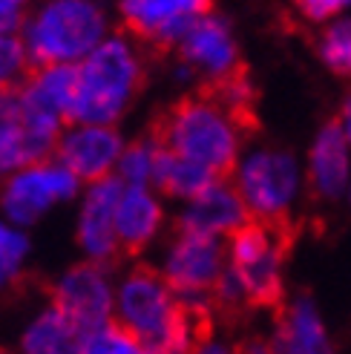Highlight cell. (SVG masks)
<instances>
[{"instance_id":"cell-1","label":"cell","mask_w":351,"mask_h":354,"mask_svg":"<svg viewBox=\"0 0 351 354\" xmlns=\"http://www.w3.org/2000/svg\"><path fill=\"white\" fill-rule=\"evenodd\" d=\"M113 323L153 354H190L199 340L193 314L153 268H133L115 282Z\"/></svg>"},{"instance_id":"cell-2","label":"cell","mask_w":351,"mask_h":354,"mask_svg":"<svg viewBox=\"0 0 351 354\" xmlns=\"http://www.w3.org/2000/svg\"><path fill=\"white\" fill-rule=\"evenodd\" d=\"M78 69L75 104L69 121L118 124L144 84V58L133 35L110 32Z\"/></svg>"},{"instance_id":"cell-3","label":"cell","mask_w":351,"mask_h":354,"mask_svg":"<svg viewBox=\"0 0 351 354\" xmlns=\"http://www.w3.org/2000/svg\"><path fill=\"white\" fill-rule=\"evenodd\" d=\"M162 147L190 158L214 176L234 173L245 150L242 118L231 113L216 95H193L179 101L164 115L159 136Z\"/></svg>"},{"instance_id":"cell-4","label":"cell","mask_w":351,"mask_h":354,"mask_svg":"<svg viewBox=\"0 0 351 354\" xmlns=\"http://www.w3.org/2000/svg\"><path fill=\"white\" fill-rule=\"evenodd\" d=\"M110 35L101 0H44L29 9L21 38L32 66L81 64Z\"/></svg>"},{"instance_id":"cell-5","label":"cell","mask_w":351,"mask_h":354,"mask_svg":"<svg viewBox=\"0 0 351 354\" xmlns=\"http://www.w3.org/2000/svg\"><path fill=\"white\" fill-rule=\"evenodd\" d=\"M305 173L296 156L283 147L242 150L234 167V187L248 207L251 219L283 225L303 193Z\"/></svg>"},{"instance_id":"cell-6","label":"cell","mask_w":351,"mask_h":354,"mask_svg":"<svg viewBox=\"0 0 351 354\" xmlns=\"http://www.w3.org/2000/svg\"><path fill=\"white\" fill-rule=\"evenodd\" d=\"M227 271L242 286L251 306H271L283 294L285 268V236L279 225L251 219L225 242Z\"/></svg>"},{"instance_id":"cell-7","label":"cell","mask_w":351,"mask_h":354,"mask_svg":"<svg viewBox=\"0 0 351 354\" xmlns=\"http://www.w3.org/2000/svg\"><path fill=\"white\" fill-rule=\"evenodd\" d=\"M84 182L55 156L0 179V219L29 231L52 207L81 196Z\"/></svg>"},{"instance_id":"cell-8","label":"cell","mask_w":351,"mask_h":354,"mask_svg":"<svg viewBox=\"0 0 351 354\" xmlns=\"http://www.w3.org/2000/svg\"><path fill=\"white\" fill-rule=\"evenodd\" d=\"M227 239L179 231L164 248L159 274L170 282L190 314H202L214 303V291L227 268Z\"/></svg>"},{"instance_id":"cell-9","label":"cell","mask_w":351,"mask_h":354,"mask_svg":"<svg viewBox=\"0 0 351 354\" xmlns=\"http://www.w3.org/2000/svg\"><path fill=\"white\" fill-rule=\"evenodd\" d=\"M66 121L29 107L15 90H0V179L55 156Z\"/></svg>"},{"instance_id":"cell-10","label":"cell","mask_w":351,"mask_h":354,"mask_svg":"<svg viewBox=\"0 0 351 354\" xmlns=\"http://www.w3.org/2000/svg\"><path fill=\"white\" fill-rule=\"evenodd\" d=\"M179 52V78L222 84L239 73V41L231 21L210 9L193 24L176 46Z\"/></svg>"},{"instance_id":"cell-11","label":"cell","mask_w":351,"mask_h":354,"mask_svg":"<svg viewBox=\"0 0 351 354\" xmlns=\"http://www.w3.org/2000/svg\"><path fill=\"white\" fill-rule=\"evenodd\" d=\"M49 299L90 337L98 328L113 323L115 279L110 274V265L84 259L73 268H66L55 279Z\"/></svg>"},{"instance_id":"cell-12","label":"cell","mask_w":351,"mask_h":354,"mask_svg":"<svg viewBox=\"0 0 351 354\" xmlns=\"http://www.w3.org/2000/svg\"><path fill=\"white\" fill-rule=\"evenodd\" d=\"M124 136L115 124H84L69 121L55 145V158L66 165L84 185L115 176V165L124 150Z\"/></svg>"},{"instance_id":"cell-13","label":"cell","mask_w":351,"mask_h":354,"mask_svg":"<svg viewBox=\"0 0 351 354\" xmlns=\"http://www.w3.org/2000/svg\"><path fill=\"white\" fill-rule=\"evenodd\" d=\"M214 0H118L127 35L153 46L176 49L184 32L210 12Z\"/></svg>"},{"instance_id":"cell-14","label":"cell","mask_w":351,"mask_h":354,"mask_svg":"<svg viewBox=\"0 0 351 354\" xmlns=\"http://www.w3.org/2000/svg\"><path fill=\"white\" fill-rule=\"evenodd\" d=\"M121 190H124V185L118 182V176H107V179L84 185L75 219V242L84 259L110 265L121 254L115 234V207Z\"/></svg>"},{"instance_id":"cell-15","label":"cell","mask_w":351,"mask_h":354,"mask_svg":"<svg viewBox=\"0 0 351 354\" xmlns=\"http://www.w3.org/2000/svg\"><path fill=\"white\" fill-rule=\"evenodd\" d=\"M248 222H251L248 207H245L234 182L227 179H216L199 196L184 202L179 210V231H193L216 239H231Z\"/></svg>"},{"instance_id":"cell-16","label":"cell","mask_w":351,"mask_h":354,"mask_svg":"<svg viewBox=\"0 0 351 354\" xmlns=\"http://www.w3.org/2000/svg\"><path fill=\"white\" fill-rule=\"evenodd\" d=\"M308 185L320 199H340L351 182V147L340 130V124L331 118L314 133L308 150Z\"/></svg>"},{"instance_id":"cell-17","label":"cell","mask_w":351,"mask_h":354,"mask_svg":"<svg viewBox=\"0 0 351 354\" xmlns=\"http://www.w3.org/2000/svg\"><path fill=\"white\" fill-rule=\"evenodd\" d=\"M164 196L155 187H135L124 185L121 199L115 207V234L121 251L138 254L147 245L155 242V236L164 227Z\"/></svg>"},{"instance_id":"cell-18","label":"cell","mask_w":351,"mask_h":354,"mask_svg":"<svg viewBox=\"0 0 351 354\" xmlns=\"http://www.w3.org/2000/svg\"><path fill=\"white\" fill-rule=\"evenodd\" d=\"M274 354H337L323 314L311 297H294L271 337Z\"/></svg>"},{"instance_id":"cell-19","label":"cell","mask_w":351,"mask_h":354,"mask_svg":"<svg viewBox=\"0 0 351 354\" xmlns=\"http://www.w3.org/2000/svg\"><path fill=\"white\" fill-rule=\"evenodd\" d=\"M86 334L52 303L41 306L17 334V354H84Z\"/></svg>"},{"instance_id":"cell-20","label":"cell","mask_w":351,"mask_h":354,"mask_svg":"<svg viewBox=\"0 0 351 354\" xmlns=\"http://www.w3.org/2000/svg\"><path fill=\"white\" fill-rule=\"evenodd\" d=\"M75 86H78V69L73 64H49V66H32V73L17 86V93H21V98L29 107L69 124L75 104Z\"/></svg>"},{"instance_id":"cell-21","label":"cell","mask_w":351,"mask_h":354,"mask_svg":"<svg viewBox=\"0 0 351 354\" xmlns=\"http://www.w3.org/2000/svg\"><path fill=\"white\" fill-rule=\"evenodd\" d=\"M162 145V141H159ZM219 179L210 170L193 165L190 158H182L179 153H173L167 147H159V158H155V173H153V187L167 199L176 202H190L193 196H199L205 187H210ZM225 179V176H222Z\"/></svg>"},{"instance_id":"cell-22","label":"cell","mask_w":351,"mask_h":354,"mask_svg":"<svg viewBox=\"0 0 351 354\" xmlns=\"http://www.w3.org/2000/svg\"><path fill=\"white\" fill-rule=\"evenodd\" d=\"M159 138H135L127 141L121 158L115 165V176L121 185H135V187H153V173H155V158H159Z\"/></svg>"},{"instance_id":"cell-23","label":"cell","mask_w":351,"mask_h":354,"mask_svg":"<svg viewBox=\"0 0 351 354\" xmlns=\"http://www.w3.org/2000/svg\"><path fill=\"white\" fill-rule=\"evenodd\" d=\"M29 254H32L29 234L23 227L0 219V297L23 277Z\"/></svg>"},{"instance_id":"cell-24","label":"cell","mask_w":351,"mask_h":354,"mask_svg":"<svg viewBox=\"0 0 351 354\" xmlns=\"http://www.w3.org/2000/svg\"><path fill=\"white\" fill-rule=\"evenodd\" d=\"M317 55L331 73L345 75L348 55H351V15H343L323 26L317 38Z\"/></svg>"},{"instance_id":"cell-25","label":"cell","mask_w":351,"mask_h":354,"mask_svg":"<svg viewBox=\"0 0 351 354\" xmlns=\"http://www.w3.org/2000/svg\"><path fill=\"white\" fill-rule=\"evenodd\" d=\"M32 73L21 32H0V90H15Z\"/></svg>"},{"instance_id":"cell-26","label":"cell","mask_w":351,"mask_h":354,"mask_svg":"<svg viewBox=\"0 0 351 354\" xmlns=\"http://www.w3.org/2000/svg\"><path fill=\"white\" fill-rule=\"evenodd\" d=\"M84 354H153V351L144 348L118 323H110V326H104V328H98L95 334L86 337Z\"/></svg>"},{"instance_id":"cell-27","label":"cell","mask_w":351,"mask_h":354,"mask_svg":"<svg viewBox=\"0 0 351 354\" xmlns=\"http://www.w3.org/2000/svg\"><path fill=\"white\" fill-rule=\"evenodd\" d=\"M294 6L303 21L325 26L351 12V0H294Z\"/></svg>"},{"instance_id":"cell-28","label":"cell","mask_w":351,"mask_h":354,"mask_svg":"<svg viewBox=\"0 0 351 354\" xmlns=\"http://www.w3.org/2000/svg\"><path fill=\"white\" fill-rule=\"evenodd\" d=\"M32 0H0V32H21Z\"/></svg>"},{"instance_id":"cell-29","label":"cell","mask_w":351,"mask_h":354,"mask_svg":"<svg viewBox=\"0 0 351 354\" xmlns=\"http://www.w3.org/2000/svg\"><path fill=\"white\" fill-rule=\"evenodd\" d=\"M190 354H231V348H227V343H222L216 337H199Z\"/></svg>"},{"instance_id":"cell-30","label":"cell","mask_w":351,"mask_h":354,"mask_svg":"<svg viewBox=\"0 0 351 354\" xmlns=\"http://www.w3.org/2000/svg\"><path fill=\"white\" fill-rule=\"evenodd\" d=\"M334 121L340 124V130H343V136H345V141H348V147H351V93L343 98L340 113H337V118H334Z\"/></svg>"},{"instance_id":"cell-31","label":"cell","mask_w":351,"mask_h":354,"mask_svg":"<svg viewBox=\"0 0 351 354\" xmlns=\"http://www.w3.org/2000/svg\"><path fill=\"white\" fill-rule=\"evenodd\" d=\"M345 199H348V205H351V182H348V187H345Z\"/></svg>"},{"instance_id":"cell-32","label":"cell","mask_w":351,"mask_h":354,"mask_svg":"<svg viewBox=\"0 0 351 354\" xmlns=\"http://www.w3.org/2000/svg\"><path fill=\"white\" fill-rule=\"evenodd\" d=\"M345 75L351 78V55H348V66H345Z\"/></svg>"},{"instance_id":"cell-33","label":"cell","mask_w":351,"mask_h":354,"mask_svg":"<svg viewBox=\"0 0 351 354\" xmlns=\"http://www.w3.org/2000/svg\"><path fill=\"white\" fill-rule=\"evenodd\" d=\"M0 354H15V351H9V348H3V346H0Z\"/></svg>"}]
</instances>
